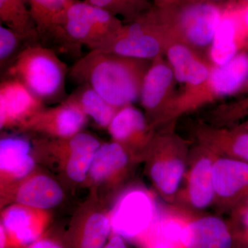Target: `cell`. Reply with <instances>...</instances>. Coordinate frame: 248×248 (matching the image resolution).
<instances>
[{
  "label": "cell",
  "instance_id": "d590c367",
  "mask_svg": "<svg viewBox=\"0 0 248 248\" xmlns=\"http://www.w3.org/2000/svg\"><path fill=\"white\" fill-rule=\"evenodd\" d=\"M215 1H220V0H215Z\"/></svg>",
  "mask_w": 248,
  "mask_h": 248
},
{
  "label": "cell",
  "instance_id": "4316f807",
  "mask_svg": "<svg viewBox=\"0 0 248 248\" xmlns=\"http://www.w3.org/2000/svg\"><path fill=\"white\" fill-rule=\"evenodd\" d=\"M234 35V26L230 19L219 23L212 48V58L217 64L223 66L234 58L236 53Z\"/></svg>",
  "mask_w": 248,
  "mask_h": 248
},
{
  "label": "cell",
  "instance_id": "52a82bcc",
  "mask_svg": "<svg viewBox=\"0 0 248 248\" xmlns=\"http://www.w3.org/2000/svg\"><path fill=\"white\" fill-rule=\"evenodd\" d=\"M43 102L19 80H4L0 84V128H19L43 108Z\"/></svg>",
  "mask_w": 248,
  "mask_h": 248
},
{
  "label": "cell",
  "instance_id": "1f68e13d",
  "mask_svg": "<svg viewBox=\"0 0 248 248\" xmlns=\"http://www.w3.org/2000/svg\"><path fill=\"white\" fill-rule=\"evenodd\" d=\"M104 248H128L123 237L120 235L115 234L108 241Z\"/></svg>",
  "mask_w": 248,
  "mask_h": 248
},
{
  "label": "cell",
  "instance_id": "cb8c5ba5",
  "mask_svg": "<svg viewBox=\"0 0 248 248\" xmlns=\"http://www.w3.org/2000/svg\"><path fill=\"white\" fill-rule=\"evenodd\" d=\"M214 190L211 162L207 159L200 160L190 175L189 192L192 203L197 208H205L213 200Z\"/></svg>",
  "mask_w": 248,
  "mask_h": 248
},
{
  "label": "cell",
  "instance_id": "2e32d148",
  "mask_svg": "<svg viewBox=\"0 0 248 248\" xmlns=\"http://www.w3.org/2000/svg\"><path fill=\"white\" fill-rule=\"evenodd\" d=\"M214 188L221 197L235 195L248 186V164L232 159H221L213 166Z\"/></svg>",
  "mask_w": 248,
  "mask_h": 248
},
{
  "label": "cell",
  "instance_id": "d6a6232c",
  "mask_svg": "<svg viewBox=\"0 0 248 248\" xmlns=\"http://www.w3.org/2000/svg\"><path fill=\"white\" fill-rule=\"evenodd\" d=\"M245 222H246V225H247L248 227V213L246 214V217H245Z\"/></svg>",
  "mask_w": 248,
  "mask_h": 248
},
{
  "label": "cell",
  "instance_id": "8d00e7d4",
  "mask_svg": "<svg viewBox=\"0 0 248 248\" xmlns=\"http://www.w3.org/2000/svg\"></svg>",
  "mask_w": 248,
  "mask_h": 248
},
{
  "label": "cell",
  "instance_id": "e575fe53",
  "mask_svg": "<svg viewBox=\"0 0 248 248\" xmlns=\"http://www.w3.org/2000/svg\"><path fill=\"white\" fill-rule=\"evenodd\" d=\"M245 1H246L247 2H248V0H245Z\"/></svg>",
  "mask_w": 248,
  "mask_h": 248
},
{
  "label": "cell",
  "instance_id": "f546056e",
  "mask_svg": "<svg viewBox=\"0 0 248 248\" xmlns=\"http://www.w3.org/2000/svg\"><path fill=\"white\" fill-rule=\"evenodd\" d=\"M233 150L235 154L248 161V134H244L236 139Z\"/></svg>",
  "mask_w": 248,
  "mask_h": 248
},
{
  "label": "cell",
  "instance_id": "277c9868",
  "mask_svg": "<svg viewBox=\"0 0 248 248\" xmlns=\"http://www.w3.org/2000/svg\"><path fill=\"white\" fill-rule=\"evenodd\" d=\"M87 121V115L70 96L57 107L41 109L19 128L53 139H66L81 132Z\"/></svg>",
  "mask_w": 248,
  "mask_h": 248
},
{
  "label": "cell",
  "instance_id": "ac0fdd59",
  "mask_svg": "<svg viewBox=\"0 0 248 248\" xmlns=\"http://www.w3.org/2000/svg\"><path fill=\"white\" fill-rule=\"evenodd\" d=\"M111 231L110 217L102 212H93L80 223L74 248H104Z\"/></svg>",
  "mask_w": 248,
  "mask_h": 248
},
{
  "label": "cell",
  "instance_id": "603a6c76",
  "mask_svg": "<svg viewBox=\"0 0 248 248\" xmlns=\"http://www.w3.org/2000/svg\"><path fill=\"white\" fill-rule=\"evenodd\" d=\"M168 55L178 81L197 85L206 79L208 70L195 60L186 47L174 46L170 48Z\"/></svg>",
  "mask_w": 248,
  "mask_h": 248
},
{
  "label": "cell",
  "instance_id": "484cf974",
  "mask_svg": "<svg viewBox=\"0 0 248 248\" xmlns=\"http://www.w3.org/2000/svg\"><path fill=\"white\" fill-rule=\"evenodd\" d=\"M184 172V165L179 159L157 161L153 165L151 174L156 186L170 195L177 190Z\"/></svg>",
  "mask_w": 248,
  "mask_h": 248
},
{
  "label": "cell",
  "instance_id": "4fadbf2b",
  "mask_svg": "<svg viewBox=\"0 0 248 248\" xmlns=\"http://www.w3.org/2000/svg\"><path fill=\"white\" fill-rule=\"evenodd\" d=\"M39 35L65 40L67 15L76 0H26Z\"/></svg>",
  "mask_w": 248,
  "mask_h": 248
},
{
  "label": "cell",
  "instance_id": "ffe728a7",
  "mask_svg": "<svg viewBox=\"0 0 248 248\" xmlns=\"http://www.w3.org/2000/svg\"><path fill=\"white\" fill-rule=\"evenodd\" d=\"M248 78V55L241 54L215 69L212 73L211 83L217 93L231 94L239 89Z\"/></svg>",
  "mask_w": 248,
  "mask_h": 248
},
{
  "label": "cell",
  "instance_id": "7a4b0ae2",
  "mask_svg": "<svg viewBox=\"0 0 248 248\" xmlns=\"http://www.w3.org/2000/svg\"><path fill=\"white\" fill-rule=\"evenodd\" d=\"M66 64L50 49L31 46L22 50L8 68L10 78L19 80L42 102L63 94Z\"/></svg>",
  "mask_w": 248,
  "mask_h": 248
},
{
  "label": "cell",
  "instance_id": "d6986e66",
  "mask_svg": "<svg viewBox=\"0 0 248 248\" xmlns=\"http://www.w3.org/2000/svg\"><path fill=\"white\" fill-rule=\"evenodd\" d=\"M71 97L78 103L87 117H91L102 128H108L112 119L120 109L111 105L88 84H81Z\"/></svg>",
  "mask_w": 248,
  "mask_h": 248
},
{
  "label": "cell",
  "instance_id": "44dd1931",
  "mask_svg": "<svg viewBox=\"0 0 248 248\" xmlns=\"http://www.w3.org/2000/svg\"><path fill=\"white\" fill-rule=\"evenodd\" d=\"M172 79V72L166 65L156 63L148 70L142 83L141 99L148 110L156 108L162 101Z\"/></svg>",
  "mask_w": 248,
  "mask_h": 248
},
{
  "label": "cell",
  "instance_id": "8fae6325",
  "mask_svg": "<svg viewBox=\"0 0 248 248\" xmlns=\"http://www.w3.org/2000/svg\"><path fill=\"white\" fill-rule=\"evenodd\" d=\"M44 210L15 204L4 210L1 226L19 246H29L38 240L45 226Z\"/></svg>",
  "mask_w": 248,
  "mask_h": 248
},
{
  "label": "cell",
  "instance_id": "3957f363",
  "mask_svg": "<svg viewBox=\"0 0 248 248\" xmlns=\"http://www.w3.org/2000/svg\"><path fill=\"white\" fill-rule=\"evenodd\" d=\"M121 28L116 16L86 1L76 0L67 15L65 40L96 50L115 36Z\"/></svg>",
  "mask_w": 248,
  "mask_h": 248
},
{
  "label": "cell",
  "instance_id": "6da1fadb",
  "mask_svg": "<svg viewBox=\"0 0 248 248\" xmlns=\"http://www.w3.org/2000/svg\"><path fill=\"white\" fill-rule=\"evenodd\" d=\"M138 60L91 50L73 65L70 76L121 108L135 102L141 93L144 78H141Z\"/></svg>",
  "mask_w": 248,
  "mask_h": 248
},
{
  "label": "cell",
  "instance_id": "836d02e7",
  "mask_svg": "<svg viewBox=\"0 0 248 248\" xmlns=\"http://www.w3.org/2000/svg\"><path fill=\"white\" fill-rule=\"evenodd\" d=\"M246 22H247V24L248 26V13L247 15H246Z\"/></svg>",
  "mask_w": 248,
  "mask_h": 248
},
{
  "label": "cell",
  "instance_id": "ba28073f",
  "mask_svg": "<svg viewBox=\"0 0 248 248\" xmlns=\"http://www.w3.org/2000/svg\"><path fill=\"white\" fill-rule=\"evenodd\" d=\"M3 192L17 204L42 210L57 206L63 198V190L58 183L42 174H30L4 189Z\"/></svg>",
  "mask_w": 248,
  "mask_h": 248
},
{
  "label": "cell",
  "instance_id": "4dcf8cb0",
  "mask_svg": "<svg viewBox=\"0 0 248 248\" xmlns=\"http://www.w3.org/2000/svg\"><path fill=\"white\" fill-rule=\"evenodd\" d=\"M27 248H62L61 246L55 241L48 239L37 240L27 246Z\"/></svg>",
  "mask_w": 248,
  "mask_h": 248
},
{
  "label": "cell",
  "instance_id": "30bf717a",
  "mask_svg": "<svg viewBox=\"0 0 248 248\" xmlns=\"http://www.w3.org/2000/svg\"><path fill=\"white\" fill-rule=\"evenodd\" d=\"M31 145L21 137H4L0 141L1 189L18 182L31 174L35 167Z\"/></svg>",
  "mask_w": 248,
  "mask_h": 248
},
{
  "label": "cell",
  "instance_id": "7c38bea8",
  "mask_svg": "<svg viewBox=\"0 0 248 248\" xmlns=\"http://www.w3.org/2000/svg\"><path fill=\"white\" fill-rule=\"evenodd\" d=\"M182 244L184 248H232L233 238L221 219L205 217L184 226Z\"/></svg>",
  "mask_w": 248,
  "mask_h": 248
},
{
  "label": "cell",
  "instance_id": "d4e9b609",
  "mask_svg": "<svg viewBox=\"0 0 248 248\" xmlns=\"http://www.w3.org/2000/svg\"><path fill=\"white\" fill-rule=\"evenodd\" d=\"M184 226L175 221L152 223L141 236L143 248H184L182 244Z\"/></svg>",
  "mask_w": 248,
  "mask_h": 248
},
{
  "label": "cell",
  "instance_id": "f1b7e54d",
  "mask_svg": "<svg viewBox=\"0 0 248 248\" xmlns=\"http://www.w3.org/2000/svg\"><path fill=\"white\" fill-rule=\"evenodd\" d=\"M22 39L15 31L1 25L0 27V64L5 63L17 50Z\"/></svg>",
  "mask_w": 248,
  "mask_h": 248
},
{
  "label": "cell",
  "instance_id": "5b68a950",
  "mask_svg": "<svg viewBox=\"0 0 248 248\" xmlns=\"http://www.w3.org/2000/svg\"><path fill=\"white\" fill-rule=\"evenodd\" d=\"M101 143L91 134L80 132L66 139H53L46 146L57 155L67 177L75 182H84L89 174L94 155Z\"/></svg>",
  "mask_w": 248,
  "mask_h": 248
},
{
  "label": "cell",
  "instance_id": "5bb4252c",
  "mask_svg": "<svg viewBox=\"0 0 248 248\" xmlns=\"http://www.w3.org/2000/svg\"><path fill=\"white\" fill-rule=\"evenodd\" d=\"M128 155L120 143L113 141L101 144L90 168V182L95 185L108 184L124 169Z\"/></svg>",
  "mask_w": 248,
  "mask_h": 248
},
{
  "label": "cell",
  "instance_id": "7402d4cb",
  "mask_svg": "<svg viewBox=\"0 0 248 248\" xmlns=\"http://www.w3.org/2000/svg\"><path fill=\"white\" fill-rule=\"evenodd\" d=\"M146 122L141 111L126 106L117 112L107 130L114 141L120 143L143 135Z\"/></svg>",
  "mask_w": 248,
  "mask_h": 248
},
{
  "label": "cell",
  "instance_id": "9a60e30c",
  "mask_svg": "<svg viewBox=\"0 0 248 248\" xmlns=\"http://www.w3.org/2000/svg\"><path fill=\"white\" fill-rule=\"evenodd\" d=\"M219 23L218 9L211 5L193 6L183 16V24L189 40L201 46L213 40Z\"/></svg>",
  "mask_w": 248,
  "mask_h": 248
},
{
  "label": "cell",
  "instance_id": "e0dca14e",
  "mask_svg": "<svg viewBox=\"0 0 248 248\" xmlns=\"http://www.w3.org/2000/svg\"><path fill=\"white\" fill-rule=\"evenodd\" d=\"M26 0H0V20L15 31L22 41L33 40L38 31Z\"/></svg>",
  "mask_w": 248,
  "mask_h": 248
},
{
  "label": "cell",
  "instance_id": "9c48e42d",
  "mask_svg": "<svg viewBox=\"0 0 248 248\" xmlns=\"http://www.w3.org/2000/svg\"><path fill=\"white\" fill-rule=\"evenodd\" d=\"M157 38L141 23L135 22L120 30L107 43L96 50L135 59L155 58L160 51Z\"/></svg>",
  "mask_w": 248,
  "mask_h": 248
},
{
  "label": "cell",
  "instance_id": "8992f818",
  "mask_svg": "<svg viewBox=\"0 0 248 248\" xmlns=\"http://www.w3.org/2000/svg\"><path fill=\"white\" fill-rule=\"evenodd\" d=\"M153 205L141 190L128 192L119 202L110 215L115 234L126 239L140 237L153 223Z\"/></svg>",
  "mask_w": 248,
  "mask_h": 248
},
{
  "label": "cell",
  "instance_id": "83f0119b",
  "mask_svg": "<svg viewBox=\"0 0 248 248\" xmlns=\"http://www.w3.org/2000/svg\"><path fill=\"white\" fill-rule=\"evenodd\" d=\"M86 1L115 16H130L136 12L141 5V0H86Z\"/></svg>",
  "mask_w": 248,
  "mask_h": 248
}]
</instances>
